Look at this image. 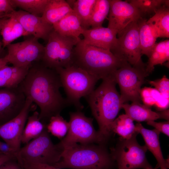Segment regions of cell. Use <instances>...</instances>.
<instances>
[{
  "label": "cell",
  "instance_id": "cell-12",
  "mask_svg": "<svg viewBox=\"0 0 169 169\" xmlns=\"http://www.w3.org/2000/svg\"><path fill=\"white\" fill-rule=\"evenodd\" d=\"M38 40L32 36L22 42L9 44L4 58L13 66L30 68L34 62L41 61L44 55V46Z\"/></svg>",
  "mask_w": 169,
  "mask_h": 169
},
{
  "label": "cell",
  "instance_id": "cell-20",
  "mask_svg": "<svg viewBox=\"0 0 169 169\" xmlns=\"http://www.w3.org/2000/svg\"><path fill=\"white\" fill-rule=\"evenodd\" d=\"M0 24L3 48L21 36L28 35L20 23L14 18L3 17L0 19Z\"/></svg>",
  "mask_w": 169,
  "mask_h": 169
},
{
  "label": "cell",
  "instance_id": "cell-2",
  "mask_svg": "<svg viewBox=\"0 0 169 169\" xmlns=\"http://www.w3.org/2000/svg\"><path fill=\"white\" fill-rule=\"evenodd\" d=\"M113 74L102 79L100 86L85 97L99 126L98 131L103 142L111 132L110 125L122 108L120 94Z\"/></svg>",
  "mask_w": 169,
  "mask_h": 169
},
{
  "label": "cell",
  "instance_id": "cell-15",
  "mask_svg": "<svg viewBox=\"0 0 169 169\" xmlns=\"http://www.w3.org/2000/svg\"><path fill=\"white\" fill-rule=\"evenodd\" d=\"M26 99L18 86L0 89V121L4 123L17 115L23 109Z\"/></svg>",
  "mask_w": 169,
  "mask_h": 169
},
{
  "label": "cell",
  "instance_id": "cell-19",
  "mask_svg": "<svg viewBox=\"0 0 169 169\" xmlns=\"http://www.w3.org/2000/svg\"><path fill=\"white\" fill-rule=\"evenodd\" d=\"M136 131L142 135L147 150L153 154L157 162V166L160 169H168L169 167L168 159L164 158L160 147L159 135L160 133L155 129L145 128L140 123L135 125Z\"/></svg>",
  "mask_w": 169,
  "mask_h": 169
},
{
  "label": "cell",
  "instance_id": "cell-23",
  "mask_svg": "<svg viewBox=\"0 0 169 169\" xmlns=\"http://www.w3.org/2000/svg\"><path fill=\"white\" fill-rule=\"evenodd\" d=\"M29 67L5 66L0 69V88L18 86L27 74Z\"/></svg>",
  "mask_w": 169,
  "mask_h": 169
},
{
  "label": "cell",
  "instance_id": "cell-29",
  "mask_svg": "<svg viewBox=\"0 0 169 169\" xmlns=\"http://www.w3.org/2000/svg\"><path fill=\"white\" fill-rule=\"evenodd\" d=\"M27 120L21 137V143L24 144H27L38 136L46 128V125L41 121L38 111L34 112Z\"/></svg>",
  "mask_w": 169,
  "mask_h": 169
},
{
  "label": "cell",
  "instance_id": "cell-22",
  "mask_svg": "<svg viewBox=\"0 0 169 169\" xmlns=\"http://www.w3.org/2000/svg\"><path fill=\"white\" fill-rule=\"evenodd\" d=\"M73 11L67 1L49 0L41 17L46 22L53 25Z\"/></svg>",
  "mask_w": 169,
  "mask_h": 169
},
{
  "label": "cell",
  "instance_id": "cell-17",
  "mask_svg": "<svg viewBox=\"0 0 169 169\" xmlns=\"http://www.w3.org/2000/svg\"><path fill=\"white\" fill-rule=\"evenodd\" d=\"M83 41L86 44L110 51L117 42L116 34L107 28L101 27L84 29L82 34Z\"/></svg>",
  "mask_w": 169,
  "mask_h": 169
},
{
  "label": "cell",
  "instance_id": "cell-21",
  "mask_svg": "<svg viewBox=\"0 0 169 169\" xmlns=\"http://www.w3.org/2000/svg\"><path fill=\"white\" fill-rule=\"evenodd\" d=\"M54 30L64 36L79 38L84 29L73 10L53 25Z\"/></svg>",
  "mask_w": 169,
  "mask_h": 169
},
{
  "label": "cell",
  "instance_id": "cell-43",
  "mask_svg": "<svg viewBox=\"0 0 169 169\" xmlns=\"http://www.w3.org/2000/svg\"><path fill=\"white\" fill-rule=\"evenodd\" d=\"M2 18V17L1 15H0V19Z\"/></svg>",
  "mask_w": 169,
  "mask_h": 169
},
{
  "label": "cell",
  "instance_id": "cell-35",
  "mask_svg": "<svg viewBox=\"0 0 169 169\" xmlns=\"http://www.w3.org/2000/svg\"><path fill=\"white\" fill-rule=\"evenodd\" d=\"M147 124L153 127L155 129L160 133H163L169 136V120L159 122H155V121H151L147 122Z\"/></svg>",
  "mask_w": 169,
  "mask_h": 169
},
{
  "label": "cell",
  "instance_id": "cell-13",
  "mask_svg": "<svg viewBox=\"0 0 169 169\" xmlns=\"http://www.w3.org/2000/svg\"><path fill=\"white\" fill-rule=\"evenodd\" d=\"M33 102L26 98L24 105L16 117L0 125V137L17 152L21 148L23 131Z\"/></svg>",
  "mask_w": 169,
  "mask_h": 169
},
{
  "label": "cell",
  "instance_id": "cell-18",
  "mask_svg": "<svg viewBox=\"0 0 169 169\" xmlns=\"http://www.w3.org/2000/svg\"><path fill=\"white\" fill-rule=\"evenodd\" d=\"M122 108L124 109L125 114L133 121L138 123L142 121H155L159 119L169 120V110L159 112L152 111L147 105L138 102H132L131 104H123Z\"/></svg>",
  "mask_w": 169,
  "mask_h": 169
},
{
  "label": "cell",
  "instance_id": "cell-27",
  "mask_svg": "<svg viewBox=\"0 0 169 169\" xmlns=\"http://www.w3.org/2000/svg\"><path fill=\"white\" fill-rule=\"evenodd\" d=\"M78 18L82 28L89 29L91 17L96 0L67 1Z\"/></svg>",
  "mask_w": 169,
  "mask_h": 169
},
{
  "label": "cell",
  "instance_id": "cell-1",
  "mask_svg": "<svg viewBox=\"0 0 169 169\" xmlns=\"http://www.w3.org/2000/svg\"><path fill=\"white\" fill-rule=\"evenodd\" d=\"M26 98L39 108V118L48 120L60 113L69 104L59 90L62 87L55 70L42 64L32 65L24 79L18 86Z\"/></svg>",
  "mask_w": 169,
  "mask_h": 169
},
{
  "label": "cell",
  "instance_id": "cell-37",
  "mask_svg": "<svg viewBox=\"0 0 169 169\" xmlns=\"http://www.w3.org/2000/svg\"><path fill=\"white\" fill-rule=\"evenodd\" d=\"M25 169H61L47 164L38 163H31L23 165Z\"/></svg>",
  "mask_w": 169,
  "mask_h": 169
},
{
  "label": "cell",
  "instance_id": "cell-25",
  "mask_svg": "<svg viewBox=\"0 0 169 169\" xmlns=\"http://www.w3.org/2000/svg\"><path fill=\"white\" fill-rule=\"evenodd\" d=\"M141 53L149 58L157 38L147 20L141 18L137 21Z\"/></svg>",
  "mask_w": 169,
  "mask_h": 169
},
{
  "label": "cell",
  "instance_id": "cell-24",
  "mask_svg": "<svg viewBox=\"0 0 169 169\" xmlns=\"http://www.w3.org/2000/svg\"><path fill=\"white\" fill-rule=\"evenodd\" d=\"M147 22L158 38L169 37V9L165 5L159 8Z\"/></svg>",
  "mask_w": 169,
  "mask_h": 169
},
{
  "label": "cell",
  "instance_id": "cell-42",
  "mask_svg": "<svg viewBox=\"0 0 169 169\" xmlns=\"http://www.w3.org/2000/svg\"><path fill=\"white\" fill-rule=\"evenodd\" d=\"M158 168V166L156 165V166L154 168H152V169H157Z\"/></svg>",
  "mask_w": 169,
  "mask_h": 169
},
{
  "label": "cell",
  "instance_id": "cell-10",
  "mask_svg": "<svg viewBox=\"0 0 169 169\" xmlns=\"http://www.w3.org/2000/svg\"><path fill=\"white\" fill-rule=\"evenodd\" d=\"M136 135L129 139L120 140L111 149V156L118 169H152L146 156L147 149L141 146L136 139Z\"/></svg>",
  "mask_w": 169,
  "mask_h": 169
},
{
  "label": "cell",
  "instance_id": "cell-39",
  "mask_svg": "<svg viewBox=\"0 0 169 169\" xmlns=\"http://www.w3.org/2000/svg\"><path fill=\"white\" fill-rule=\"evenodd\" d=\"M17 152L6 143L0 141V154H12Z\"/></svg>",
  "mask_w": 169,
  "mask_h": 169
},
{
  "label": "cell",
  "instance_id": "cell-8",
  "mask_svg": "<svg viewBox=\"0 0 169 169\" xmlns=\"http://www.w3.org/2000/svg\"><path fill=\"white\" fill-rule=\"evenodd\" d=\"M137 20L130 23L117 34L116 44L111 52L120 60L128 63L147 75L146 64L141 59Z\"/></svg>",
  "mask_w": 169,
  "mask_h": 169
},
{
  "label": "cell",
  "instance_id": "cell-4",
  "mask_svg": "<svg viewBox=\"0 0 169 169\" xmlns=\"http://www.w3.org/2000/svg\"><path fill=\"white\" fill-rule=\"evenodd\" d=\"M73 64L103 79L113 74L123 61L110 50L87 44L81 39L73 49Z\"/></svg>",
  "mask_w": 169,
  "mask_h": 169
},
{
  "label": "cell",
  "instance_id": "cell-14",
  "mask_svg": "<svg viewBox=\"0 0 169 169\" xmlns=\"http://www.w3.org/2000/svg\"><path fill=\"white\" fill-rule=\"evenodd\" d=\"M108 27L117 35L131 23L141 18L138 10L127 1L109 0Z\"/></svg>",
  "mask_w": 169,
  "mask_h": 169
},
{
  "label": "cell",
  "instance_id": "cell-32",
  "mask_svg": "<svg viewBox=\"0 0 169 169\" xmlns=\"http://www.w3.org/2000/svg\"><path fill=\"white\" fill-rule=\"evenodd\" d=\"M110 5L109 0H96L92 12L90 22L91 28L102 27L109 14Z\"/></svg>",
  "mask_w": 169,
  "mask_h": 169
},
{
  "label": "cell",
  "instance_id": "cell-5",
  "mask_svg": "<svg viewBox=\"0 0 169 169\" xmlns=\"http://www.w3.org/2000/svg\"><path fill=\"white\" fill-rule=\"evenodd\" d=\"M54 69L59 76L68 104L74 105L79 110L82 109L83 106L80 102L81 98L93 91L100 79L74 65Z\"/></svg>",
  "mask_w": 169,
  "mask_h": 169
},
{
  "label": "cell",
  "instance_id": "cell-33",
  "mask_svg": "<svg viewBox=\"0 0 169 169\" xmlns=\"http://www.w3.org/2000/svg\"><path fill=\"white\" fill-rule=\"evenodd\" d=\"M69 127V122L60 114H58L50 118L46 128L49 133L59 139H62L67 133Z\"/></svg>",
  "mask_w": 169,
  "mask_h": 169
},
{
  "label": "cell",
  "instance_id": "cell-41",
  "mask_svg": "<svg viewBox=\"0 0 169 169\" xmlns=\"http://www.w3.org/2000/svg\"><path fill=\"white\" fill-rule=\"evenodd\" d=\"M1 31V25L0 24V33ZM4 48L3 46L2 42H1L0 40V58H4L6 55L4 54Z\"/></svg>",
  "mask_w": 169,
  "mask_h": 169
},
{
  "label": "cell",
  "instance_id": "cell-28",
  "mask_svg": "<svg viewBox=\"0 0 169 169\" xmlns=\"http://www.w3.org/2000/svg\"><path fill=\"white\" fill-rule=\"evenodd\" d=\"M111 132H114L121 138L129 139L138 133L136 131L133 121L126 114L119 115L110 125Z\"/></svg>",
  "mask_w": 169,
  "mask_h": 169
},
{
  "label": "cell",
  "instance_id": "cell-40",
  "mask_svg": "<svg viewBox=\"0 0 169 169\" xmlns=\"http://www.w3.org/2000/svg\"><path fill=\"white\" fill-rule=\"evenodd\" d=\"M16 153L8 154H0V167L8 161L16 158Z\"/></svg>",
  "mask_w": 169,
  "mask_h": 169
},
{
  "label": "cell",
  "instance_id": "cell-7",
  "mask_svg": "<svg viewBox=\"0 0 169 169\" xmlns=\"http://www.w3.org/2000/svg\"><path fill=\"white\" fill-rule=\"evenodd\" d=\"M81 39L62 35L51 31L44 46L41 63L52 69L65 68L73 64V49Z\"/></svg>",
  "mask_w": 169,
  "mask_h": 169
},
{
  "label": "cell",
  "instance_id": "cell-36",
  "mask_svg": "<svg viewBox=\"0 0 169 169\" xmlns=\"http://www.w3.org/2000/svg\"><path fill=\"white\" fill-rule=\"evenodd\" d=\"M15 10L11 0H0V15L2 18Z\"/></svg>",
  "mask_w": 169,
  "mask_h": 169
},
{
  "label": "cell",
  "instance_id": "cell-3",
  "mask_svg": "<svg viewBox=\"0 0 169 169\" xmlns=\"http://www.w3.org/2000/svg\"><path fill=\"white\" fill-rule=\"evenodd\" d=\"M115 162L102 145L77 144L64 149L60 160L53 166L59 169H111Z\"/></svg>",
  "mask_w": 169,
  "mask_h": 169
},
{
  "label": "cell",
  "instance_id": "cell-16",
  "mask_svg": "<svg viewBox=\"0 0 169 169\" xmlns=\"http://www.w3.org/2000/svg\"><path fill=\"white\" fill-rule=\"evenodd\" d=\"M16 19L21 24L28 35L47 41L53 26L46 22L41 17L36 16L22 10L14 11L5 15Z\"/></svg>",
  "mask_w": 169,
  "mask_h": 169
},
{
  "label": "cell",
  "instance_id": "cell-31",
  "mask_svg": "<svg viewBox=\"0 0 169 169\" xmlns=\"http://www.w3.org/2000/svg\"><path fill=\"white\" fill-rule=\"evenodd\" d=\"M49 0H11L14 8L40 17L43 14Z\"/></svg>",
  "mask_w": 169,
  "mask_h": 169
},
{
  "label": "cell",
  "instance_id": "cell-26",
  "mask_svg": "<svg viewBox=\"0 0 169 169\" xmlns=\"http://www.w3.org/2000/svg\"><path fill=\"white\" fill-rule=\"evenodd\" d=\"M169 60V40L156 43L146 64V73L148 76L153 70L154 66L162 64Z\"/></svg>",
  "mask_w": 169,
  "mask_h": 169
},
{
  "label": "cell",
  "instance_id": "cell-9",
  "mask_svg": "<svg viewBox=\"0 0 169 169\" xmlns=\"http://www.w3.org/2000/svg\"><path fill=\"white\" fill-rule=\"evenodd\" d=\"M69 127L67 135L58 144L62 149L79 143L81 144L103 143L98 131L93 125V119L80 110L69 113Z\"/></svg>",
  "mask_w": 169,
  "mask_h": 169
},
{
  "label": "cell",
  "instance_id": "cell-6",
  "mask_svg": "<svg viewBox=\"0 0 169 169\" xmlns=\"http://www.w3.org/2000/svg\"><path fill=\"white\" fill-rule=\"evenodd\" d=\"M63 149L53 143L46 128L16 153V159L22 166L38 163L54 166L60 160Z\"/></svg>",
  "mask_w": 169,
  "mask_h": 169
},
{
  "label": "cell",
  "instance_id": "cell-38",
  "mask_svg": "<svg viewBox=\"0 0 169 169\" xmlns=\"http://www.w3.org/2000/svg\"><path fill=\"white\" fill-rule=\"evenodd\" d=\"M16 158L11 160L3 164L0 167V169H25L17 161Z\"/></svg>",
  "mask_w": 169,
  "mask_h": 169
},
{
  "label": "cell",
  "instance_id": "cell-30",
  "mask_svg": "<svg viewBox=\"0 0 169 169\" xmlns=\"http://www.w3.org/2000/svg\"><path fill=\"white\" fill-rule=\"evenodd\" d=\"M134 6L139 12L141 18L155 13L164 5L169 6L168 0H126Z\"/></svg>",
  "mask_w": 169,
  "mask_h": 169
},
{
  "label": "cell",
  "instance_id": "cell-34",
  "mask_svg": "<svg viewBox=\"0 0 169 169\" xmlns=\"http://www.w3.org/2000/svg\"><path fill=\"white\" fill-rule=\"evenodd\" d=\"M149 84L154 87L158 92L166 98L168 99L169 90V79L165 75L161 78L149 81Z\"/></svg>",
  "mask_w": 169,
  "mask_h": 169
},
{
  "label": "cell",
  "instance_id": "cell-11",
  "mask_svg": "<svg viewBox=\"0 0 169 169\" xmlns=\"http://www.w3.org/2000/svg\"><path fill=\"white\" fill-rule=\"evenodd\" d=\"M119 85L120 97L123 104L131 101L141 102V87L147 76L142 71L123 61L120 67L113 74Z\"/></svg>",
  "mask_w": 169,
  "mask_h": 169
}]
</instances>
